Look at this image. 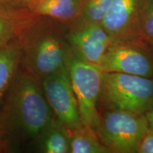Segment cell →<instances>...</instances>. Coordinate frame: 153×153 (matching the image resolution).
Listing matches in <instances>:
<instances>
[{
	"label": "cell",
	"mask_w": 153,
	"mask_h": 153,
	"mask_svg": "<svg viewBox=\"0 0 153 153\" xmlns=\"http://www.w3.org/2000/svg\"><path fill=\"white\" fill-rule=\"evenodd\" d=\"M54 117L41 82L20 65L0 107V121L11 149L18 142L34 144Z\"/></svg>",
	"instance_id": "obj_1"
},
{
	"label": "cell",
	"mask_w": 153,
	"mask_h": 153,
	"mask_svg": "<svg viewBox=\"0 0 153 153\" xmlns=\"http://www.w3.org/2000/svg\"><path fill=\"white\" fill-rule=\"evenodd\" d=\"M67 33L28 25L17 43L21 66L40 82L67 68L72 54Z\"/></svg>",
	"instance_id": "obj_2"
},
{
	"label": "cell",
	"mask_w": 153,
	"mask_h": 153,
	"mask_svg": "<svg viewBox=\"0 0 153 153\" xmlns=\"http://www.w3.org/2000/svg\"><path fill=\"white\" fill-rule=\"evenodd\" d=\"M153 106V77L104 72L97 108L145 114Z\"/></svg>",
	"instance_id": "obj_3"
},
{
	"label": "cell",
	"mask_w": 153,
	"mask_h": 153,
	"mask_svg": "<svg viewBox=\"0 0 153 153\" xmlns=\"http://www.w3.org/2000/svg\"><path fill=\"white\" fill-rule=\"evenodd\" d=\"M96 133L111 153H137L149 129L145 114L122 110H105Z\"/></svg>",
	"instance_id": "obj_4"
},
{
	"label": "cell",
	"mask_w": 153,
	"mask_h": 153,
	"mask_svg": "<svg viewBox=\"0 0 153 153\" xmlns=\"http://www.w3.org/2000/svg\"><path fill=\"white\" fill-rule=\"evenodd\" d=\"M77 101L83 126L96 131L100 114L97 103L100 96L104 70L100 66L82 60L72 53L67 65Z\"/></svg>",
	"instance_id": "obj_5"
},
{
	"label": "cell",
	"mask_w": 153,
	"mask_h": 153,
	"mask_svg": "<svg viewBox=\"0 0 153 153\" xmlns=\"http://www.w3.org/2000/svg\"><path fill=\"white\" fill-rule=\"evenodd\" d=\"M100 67L104 72L153 77V48L141 37L113 41Z\"/></svg>",
	"instance_id": "obj_6"
},
{
	"label": "cell",
	"mask_w": 153,
	"mask_h": 153,
	"mask_svg": "<svg viewBox=\"0 0 153 153\" xmlns=\"http://www.w3.org/2000/svg\"><path fill=\"white\" fill-rule=\"evenodd\" d=\"M41 82L55 117L70 132L81 128L83 124L68 68H63Z\"/></svg>",
	"instance_id": "obj_7"
},
{
	"label": "cell",
	"mask_w": 153,
	"mask_h": 153,
	"mask_svg": "<svg viewBox=\"0 0 153 153\" xmlns=\"http://www.w3.org/2000/svg\"><path fill=\"white\" fill-rule=\"evenodd\" d=\"M67 38L74 55L99 66L114 41L100 23L76 24L68 31Z\"/></svg>",
	"instance_id": "obj_8"
},
{
	"label": "cell",
	"mask_w": 153,
	"mask_h": 153,
	"mask_svg": "<svg viewBox=\"0 0 153 153\" xmlns=\"http://www.w3.org/2000/svg\"><path fill=\"white\" fill-rule=\"evenodd\" d=\"M143 0H113L101 26L114 41L140 37V14Z\"/></svg>",
	"instance_id": "obj_9"
},
{
	"label": "cell",
	"mask_w": 153,
	"mask_h": 153,
	"mask_svg": "<svg viewBox=\"0 0 153 153\" xmlns=\"http://www.w3.org/2000/svg\"><path fill=\"white\" fill-rule=\"evenodd\" d=\"M85 0H30V7L40 16L62 22H76L81 16Z\"/></svg>",
	"instance_id": "obj_10"
},
{
	"label": "cell",
	"mask_w": 153,
	"mask_h": 153,
	"mask_svg": "<svg viewBox=\"0 0 153 153\" xmlns=\"http://www.w3.org/2000/svg\"><path fill=\"white\" fill-rule=\"evenodd\" d=\"M34 145L39 152L70 153V131L54 117Z\"/></svg>",
	"instance_id": "obj_11"
},
{
	"label": "cell",
	"mask_w": 153,
	"mask_h": 153,
	"mask_svg": "<svg viewBox=\"0 0 153 153\" xmlns=\"http://www.w3.org/2000/svg\"><path fill=\"white\" fill-rule=\"evenodd\" d=\"M21 65L20 50L17 43L0 48V107Z\"/></svg>",
	"instance_id": "obj_12"
},
{
	"label": "cell",
	"mask_w": 153,
	"mask_h": 153,
	"mask_svg": "<svg viewBox=\"0 0 153 153\" xmlns=\"http://www.w3.org/2000/svg\"><path fill=\"white\" fill-rule=\"evenodd\" d=\"M70 133V153H111L90 127L82 126Z\"/></svg>",
	"instance_id": "obj_13"
},
{
	"label": "cell",
	"mask_w": 153,
	"mask_h": 153,
	"mask_svg": "<svg viewBox=\"0 0 153 153\" xmlns=\"http://www.w3.org/2000/svg\"><path fill=\"white\" fill-rule=\"evenodd\" d=\"M27 20L0 8V48L18 43L23 31L29 25Z\"/></svg>",
	"instance_id": "obj_14"
},
{
	"label": "cell",
	"mask_w": 153,
	"mask_h": 153,
	"mask_svg": "<svg viewBox=\"0 0 153 153\" xmlns=\"http://www.w3.org/2000/svg\"><path fill=\"white\" fill-rule=\"evenodd\" d=\"M113 0H85L83 9L76 24L100 23L111 6Z\"/></svg>",
	"instance_id": "obj_15"
},
{
	"label": "cell",
	"mask_w": 153,
	"mask_h": 153,
	"mask_svg": "<svg viewBox=\"0 0 153 153\" xmlns=\"http://www.w3.org/2000/svg\"><path fill=\"white\" fill-rule=\"evenodd\" d=\"M139 33L140 36L153 48V0H143Z\"/></svg>",
	"instance_id": "obj_16"
},
{
	"label": "cell",
	"mask_w": 153,
	"mask_h": 153,
	"mask_svg": "<svg viewBox=\"0 0 153 153\" xmlns=\"http://www.w3.org/2000/svg\"><path fill=\"white\" fill-rule=\"evenodd\" d=\"M137 153H153V130L148 129L139 145Z\"/></svg>",
	"instance_id": "obj_17"
},
{
	"label": "cell",
	"mask_w": 153,
	"mask_h": 153,
	"mask_svg": "<svg viewBox=\"0 0 153 153\" xmlns=\"http://www.w3.org/2000/svg\"><path fill=\"white\" fill-rule=\"evenodd\" d=\"M11 150L10 143L5 130L4 129L2 124L0 121V152H7Z\"/></svg>",
	"instance_id": "obj_18"
},
{
	"label": "cell",
	"mask_w": 153,
	"mask_h": 153,
	"mask_svg": "<svg viewBox=\"0 0 153 153\" xmlns=\"http://www.w3.org/2000/svg\"><path fill=\"white\" fill-rule=\"evenodd\" d=\"M145 114L147 118V120H148L149 128L153 130V106Z\"/></svg>",
	"instance_id": "obj_19"
}]
</instances>
